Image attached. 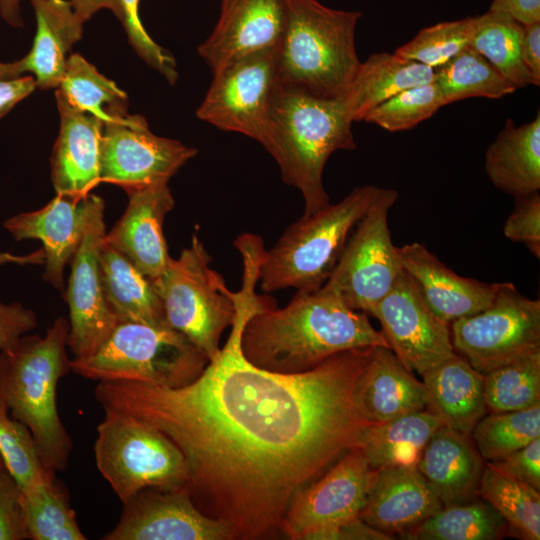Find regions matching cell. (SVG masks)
I'll use <instances>...</instances> for the list:
<instances>
[{
  "instance_id": "1",
  "label": "cell",
  "mask_w": 540,
  "mask_h": 540,
  "mask_svg": "<svg viewBox=\"0 0 540 540\" xmlns=\"http://www.w3.org/2000/svg\"><path fill=\"white\" fill-rule=\"evenodd\" d=\"M258 279L255 266H244L230 335L192 382L101 381L94 390L104 411L141 419L178 446L193 503L243 540L280 530L294 495L356 447L368 425L355 391L372 347L298 374L271 372L245 357L246 322L273 307L256 294Z\"/></svg>"
},
{
  "instance_id": "2",
  "label": "cell",
  "mask_w": 540,
  "mask_h": 540,
  "mask_svg": "<svg viewBox=\"0 0 540 540\" xmlns=\"http://www.w3.org/2000/svg\"><path fill=\"white\" fill-rule=\"evenodd\" d=\"M376 346L389 347L368 314L320 290L296 292L286 307L255 313L241 337L251 363L282 374L303 373L338 353Z\"/></svg>"
},
{
  "instance_id": "3",
  "label": "cell",
  "mask_w": 540,
  "mask_h": 540,
  "mask_svg": "<svg viewBox=\"0 0 540 540\" xmlns=\"http://www.w3.org/2000/svg\"><path fill=\"white\" fill-rule=\"evenodd\" d=\"M69 322L58 317L45 336L23 335L0 351V397L11 416L31 432L44 468L66 469L72 439L56 404L59 380L70 368L66 354Z\"/></svg>"
},
{
  "instance_id": "4",
  "label": "cell",
  "mask_w": 540,
  "mask_h": 540,
  "mask_svg": "<svg viewBox=\"0 0 540 540\" xmlns=\"http://www.w3.org/2000/svg\"><path fill=\"white\" fill-rule=\"evenodd\" d=\"M352 123L339 97L320 98L281 87L262 145L277 162L283 181L302 194L303 215L330 204L324 167L335 151L356 148Z\"/></svg>"
},
{
  "instance_id": "5",
  "label": "cell",
  "mask_w": 540,
  "mask_h": 540,
  "mask_svg": "<svg viewBox=\"0 0 540 540\" xmlns=\"http://www.w3.org/2000/svg\"><path fill=\"white\" fill-rule=\"evenodd\" d=\"M360 11L327 7L318 0H286V22L276 48L282 88L320 98L340 97L361 61L355 47Z\"/></svg>"
},
{
  "instance_id": "6",
  "label": "cell",
  "mask_w": 540,
  "mask_h": 540,
  "mask_svg": "<svg viewBox=\"0 0 540 540\" xmlns=\"http://www.w3.org/2000/svg\"><path fill=\"white\" fill-rule=\"evenodd\" d=\"M379 190L375 185L356 187L338 203H330L292 223L275 245L265 250L259 268L261 289L273 292L294 288L304 293L319 290Z\"/></svg>"
},
{
  "instance_id": "7",
  "label": "cell",
  "mask_w": 540,
  "mask_h": 540,
  "mask_svg": "<svg viewBox=\"0 0 540 540\" xmlns=\"http://www.w3.org/2000/svg\"><path fill=\"white\" fill-rule=\"evenodd\" d=\"M207 358L168 326L118 322L104 343L86 358L70 360L71 371L94 381H135L180 387L196 379Z\"/></svg>"
},
{
  "instance_id": "8",
  "label": "cell",
  "mask_w": 540,
  "mask_h": 540,
  "mask_svg": "<svg viewBox=\"0 0 540 540\" xmlns=\"http://www.w3.org/2000/svg\"><path fill=\"white\" fill-rule=\"evenodd\" d=\"M211 257L195 232L189 247L165 271L149 279L161 299L167 325L207 358L220 352V337L236 315V292L210 267Z\"/></svg>"
},
{
  "instance_id": "9",
  "label": "cell",
  "mask_w": 540,
  "mask_h": 540,
  "mask_svg": "<svg viewBox=\"0 0 540 540\" xmlns=\"http://www.w3.org/2000/svg\"><path fill=\"white\" fill-rule=\"evenodd\" d=\"M94 443L96 466L124 504L145 489L185 488V458L155 426L134 416L105 410Z\"/></svg>"
},
{
  "instance_id": "10",
  "label": "cell",
  "mask_w": 540,
  "mask_h": 540,
  "mask_svg": "<svg viewBox=\"0 0 540 540\" xmlns=\"http://www.w3.org/2000/svg\"><path fill=\"white\" fill-rule=\"evenodd\" d=\"M397 198L395 189L380 187L351 232L321 292L368 315L388 293L403 270L388 225Z\"/></svg>"
},
{
  "instance_id": "11",
  "label": "cell",
  "mask_w": 540,
  "mask_h": 540,
  "mask_svg": "<svg viewBox=\"0 0 540 540\" xmlns=\"http://www.w3.org/2000/svg\"><path fill=\"white\" fill-rule=\"evenodd\" d=\"M455 352L482 374L540 353V301L497 283L490 306L451 323Z\"/></svg>"
},
{
  "instance_id": "12",
  "label": "cell",
  "mask_w": 540,
  "mask_h": 540,
  "mask_svg": "<svg viewBox=\"0 0 540 540\" xmlns=\"http://www.w3.org/2000/svg\"><path fill=\"white\" fill-rule=\"evenodd\" d=\"M276 49L241 57L216 72L196 115L220 130L264 143L275 99L281 89Z\"/></svg>"
},
{
  "instance_id": "13",
  "label": "cell",
  "mask_w": 540,
  "mask_h": 540,
  "mask_svg": "<svg viewBox=\"0 0 540 540\" xmlns=\"http://www.w3.org/2000/svg\"><path fill=\"white\" fill-rule=\"evenodd\" d=\"M375 473L362 450L351 448L294 495L280 531L292 540H321L328 531L359 518Z\"/></svg>"
},
{
  "instance_id": "14",
  "label": "cell",
  "mask_w": 540,
  "mask_h": 540,
  "mask_svg": "<svg viewBox=\"0 0 540 540\" xmlns=\"http://www.w3.org/2000/svg\"><path fill=\"white\" fill-rule=\"evenodd\" d=\"M104 209L101 197L91 193L86 196L83 237L70 262L64 295L69 308L67 346L74 358L92 355L118 323L105 298L99 267V252L106 234Z\"/></svg>"
},
{
  "instance_id": "15",
  "label": "cell",
  "mask_w": 540,
  "mask_h": 540,
  "mask_svg": "<svg viewBox=\"0 0 540 540\" xmlns=\"http://www.w3.org/2000/svg\"><path fill=\"white\" fill-rule=\"evenodd\" d=\"M198 150L178 140L155 135L142 115H125L104 125L100 181L126 192L169 182Z\"/></svg>"
},
{
  "instance_id": "16",
  "label": "cell",
  "mask_w": 540,
  "mask_h": 540,
  "mask_svg": "<svg viewBox=\"0 0 540 540\" xmlns=\"http://www.w3.org/2000/svg\"><path fill=\"white\" fill-rule=\"evenodd\" d=\"M370 315L380 322L389 348L411 372L422 375L456 354L450 324L431 311L404 269Z\"/></svg>"
},
{
  "instance_id": "17",
  "label": "cell",
  "mask_w": 540,
  "mask_h": 540,
  "mask_svg": "<svg viewBox=\"0 0 540 540\" xmlns=\"http://www.w3.org/2000/svg\"><path fill=\"white\" fill-rule=\"evenodd\" d=\"M104 540H232V531L201 512L185 488L145 489L124 503Z\"/></svg>"
},
{
  "instance_id": "18",
  "label": "cell",
  "mask_w": 540,
  "mask_h": 540,
  "mask_svg": "<svg viewBox=\"0 0 540 540\" xmlns=\"http://www.w3.org/2000/svg\"><path fill=\"white\" fill-rule=\"evenodd\" d=\"M286 22V0H221L218 21L199 56L213 72L246 55L276 49Z\"/></svg>"
},
{
  "instance_id": "19",
  "label": "cell",
  "mask_w": 540,
  "mask_h": 540,
  "mask_svg": "<svg viewBox=\"0 0 540 540\" xmlns=\"http://www.w3.org/2000/svg\"><path fill=\"white\" fill-rule=\"evenodd\" d=\"M126 193L127 208L106 232L104 242L127 257L148 279H154L165 271L171 260L163 223L174 208V197L166 181Z\"/></svg>"
},
{
  "instance_id": "20",
  "label": "cell",
  "mask_w": 540,
  "mask_h": 540,
  "mask_svg": "<svg viewBox=\"0 0 540 540\" xmlns=\"http://www.w3.org/2000/svg\"><path fill=\"white\" fill-rule=\"evenodd\" d=\"M403 269L431 311L444 322L478 313L491 305L497 283H485L455 273L424 244L397 247Z\"/></svg>"
},
{
  "instance_id": "21",
  "label": "cell",
  "mask_w": 540,
  "mask_h": 540,
  "mask_svg": "<svg viewBox=\"0 0 540 540\" xmlns=\"http://www.w3.org/2000/svg\"><path fill=\"white\" fill-rule=\"evenodd\" d=\"M86 197L56 194L44 207L7 219L3 226L16 241L37 239L44 252V281L65 294L64 269L83 237Z\"/></svg>"
},
{
  "instance_id": "22",
  "label": "cell",
  "mask_w": 540,
  "mask_h": 540,
  "mask_svg": "<svg viewBox=\"0 0 540 540\" xmlns=\"http://www.w3.org/2000/svg\"><path fill=\"white\" fill-rule=\"evenodd\" d=\"M443 508L417 465L376 470L359 518L391 536L402 534Z\"/></svg>"
},
{
  "instance_id": "23",
  "label": "cell",
  "mask_w": 540,
  "mask_h": 540,
  "mask_svg": "<svg viewBox=\"0 0 540 540\" xmlns=\"http://www.w3.org/2000/svg\"><path fill=\"white\" fill-rule=\"evenodd\" d=\"M56 95L60 129L51 155V180L56 194L85 198L100 181L104 122L72 107Z\"/></svg>"
},
{
  "instance_id": "24",
  "label": "cell",
  "mask_w": 540,
  "mask_h": 540,
  "mask_svg": "<svg viewBox=\"0 0 540 540\" xmlns=\"http://www.w3.org/2000/svg\"><path fill=\"white\" fill-rule=\"evenodd\" d=\"M355 399L368 425L426 409L427 394L389 347H372L358 379Z\"/></svg>"
},
{
  "instance_id": "25",
  "label": "cell",
  "mask_w": 540,
  "mask_h": 540,
  "mask_svg": "<svg viewBox=\"0 0 540 540\" xmlns=\"http://www.w3.org/2000/svg\"><path fill=\"white\" fill-rule=\"evenodd\" d=\"M469 437L443 425L430 438L417 463L443 507L468 503L478 496L484 465Z\"/></svg>"
},
{
  "instance_id": "26",
  "label": "cell",
  "mask_w": 540,
  "mask_h": 540,
  "mask_svg": "<svg viewBox=\"0 0 540 540\" xmlns=\"http://www.w3.org/2000/svg\"><path fill=\"white\" fill-rule=\"evenodd\" d=\"M37 30L30 52L16 61L21 74L32 73L41 89L59 86L68 54L80 40L83 22L76 16L71 1L31 0Z\"/></svg>"
},
{
  "instance_id": "27",
  "label": "cell",
  "mask_w": 540,
  "mask_h": 540,
  "mask_svg": "<svg viewBox=\"0 0 540 540\" xmlns=\"http://www.w3.org/2000/svg\"><path fill=\"white\" fill-rule=\"evenodd\" d=\"M421 376L427 394L426 409L445 425L470 435L487 411L484 375L456 353Z\"/></svg>"
},
{
  "instance_id": "28",
  "label": "cell",
  "mask_w": 540,
  "mask_h": 540,
  "mask_svg": "<svg viewBox=\"0 0 540 540\" xmlns=\"http://www.w3.org/2000/svg\"><path fill=\"white\" fill-rule=\"evenodd\" d=\"M485 171L502 192L522 197L540 189V114L517 126L507 119L485 153Z\"/></svg>"
},
{
  "instance_id": "29",
  "label": "cell",
  "mask_w": 540,
  "mask_h": 540,
  "mask_svg": "<svg viewBox=\"0 0 540 540\" xmlns=\"http://www.w3.org/2000/svg\"><path fill=\"white\" fill-rule=\"evenodd\" d=\"M435 81V69L394 52H378L360 63L339 97L351 120L361 121L376 106L407 88Z\"/></svg>"
},
{
  "instance_id": "30",
  "label": "cell",
  "mask_w": 540,
  "mask_h": 540,
  "mask_svg": "<svg viewBox=\"0 0 540 540\" xmlns=\"http://www.w3.org/2000/svg\"><path fill=\"white\" fill-rule=\"evenodd\" d=\"M99 267L105 298L118 322L168 326L161 299L150 280L104 239Z\"/></svg>"
},
{
  "instance_id": "31",
  "label": "cell",
  "mask_w": 540,
  "mask_h": 540,
  "mask_svg": "<svg viewBox=\"0 0 540 540\" xmlns=\"http://www.w3.org/2000/svg\"><path fill=\"white\" fill-rule=\"evenodd\" d=\"M443 425V420L427 409L407 413L367 425L356 447L362 450L373 470L417 465L428 441Z\"/></svg>"
},
{
  "instance_id": "32",
  "label": "cell",
  "mask_w": 540,
  "mask_h": 540,
  "mask_svg": "<svg viewBox=\"0 0 540 540\" xmlns=\"http://www.w3.org/2000/svg\"><path fill=\"white\" fill-rule=\"evenodd\" d=\"M523 24L504 12L476 16L469 47L482 55L516 89L534 85L522 57Z\"/></svg>"
},
{
  "instance_id": "33",
  "label": "cell",
  "mask_w": 540,
  "mask_h": 540,
  "mask_svg": "<svg viewBox=\"0 0 540 540\" xmlns=\"http://www.w3.org/2000/svg\"><path fill=\"white\" fill-rule=\"evenodd\" d=\"M508 524L485 500L443 507L399 536L413 540H498L505 537Z\"/></svg>"
},
{
  "instance_id": "34",
  "label": "cell",
  "mask_w": 540,
  "mask_h": 540,
  "mask_svg": "<svg viewBox=\"0 0 540 540\" xmlns=\"http://www.w3.org/2000/svg\"><path fill=\"white\" fill-rule=\"evenodd\" d=\"M56 94L72 107L90 113L104 125L128 114V97L80 54L69 55Z\"/></svg>"
},
{
  "instance_id": "35",
  "label": "cell",
  "mask_w": 540,
  "mask_h": 540,
  "mask_svg": "<svg viewBox=\"0 0 540 540\" xmlns=\"http://www.w3.org/2000/svg\"><path fill=\"white\" fill-rule=\"evenodd\" d=\"M540 491L510 478L487 462L482 471L478 496L506 520L508 531L525 540L540 539Z\"/></svg>"
},
{
  "instance_id": "36",
  "label": "cell",
  "mask_w": 540,
  "mask_h": 540,
  "mask_svg": "<svg viewBox=\"0 0 540 540\" xmlns=\"http://www.w3.org/2000/svg\"><path fill=\"white\" fill-rule=\"evenodd\" d=\"M28 539L85 540L66 491L55 475L22 491Z\"/></svg>"
},
{
  "instance_id": "37",
  "label": "cell",
  "mask_w": 540,
  "mask_h": 540,
  "mask_svg": "<svg viewBox=\"0 0 540 540\" xmlns=\"http://www.w3.org/2000/svg\"><path fill=\"white\" fill-rule=\"evenodd\" d=\"M434 82L445 105L470 97L499 99L516 91L482 55L469 46L435 69Z\"/></svg>"
},
{
  "instance_id": "38",
  "label": "cell",
  "mask_w": 540,
  "mask_h": 540,
  "mask_svg": "<svg viewBox=\"0 0 540 540\" xmlns=\"http://www.w3.org/2000/svg\"><path fill=\"white\" fill-rule=\"evenodd\" d=\"M483 375L484 402L491 413L521 411L540 405V353Z\"/></svg>"
},
{
  "instance_id": "39",
  "label": "cell",
  "mask_w": 540,
  "mask_h": 540,
  "mask_svg": "<svg viewBox=\"0 0 540 540\" xmlns=\"http://www.w3.org/2000/svg\"><path fill=\"white\" fill-rule=\"evenodd\" d=\"M470 436L484 461L502 459L540 437V405L483 416Z\"/></svg>"
},
{
  "instance_id": "40",
  "label": "cell",
  "mask_w": 540,
  "mask_h": 540,
  "mask_svg": "<svg viewBox=\"0 0 540 540\" xmlns=\"http://www.w3.org/2000/svg\"><path fill=\"white\" fill-rule=\"evenodd\" d=\"M474 23L475 17H467L423 28L394 53L437 69L469 46Z\"/></svg>"
},
{
  "instance_id": "41",
  "label": "cell",
  "mask_w": 540,
  "mask_h": 540,
  "mask_svg": "<svg viewBox=\"0 0 540 540\" xmlns=\"http://www.w3.org/2000/svg\"><path fill=\"white\" fill-rule=\"evenodd\" d=\"M0 456L22 491L55 475L44 468L30 430L9 414L1 397Z\"/></svg>"
},
{
  "instance_id": "42",
  "label": "cell",
  "mask_w": 540,
  "mask_h": 540,
  "mask_svg": "<svg viewBox=\"0 0 540 540\" xmlns=\"http://www.w3.org/2000/svg\"><path fill=\"white\" fill-rule=\"evenodd\" d=\"M445 106L435 82L402 90L373 108L364 121L387 131L409 130Z\"/></svg>"
},
{
  "instance_id": "43",
  "label": "cell",
  "mask_w": 540,
  "mask_h": 540,
  "mask_svg": "<svg viewBox=\"0 0 540 540\" xmlns=\"http://www.w3.org/2000/svg\"><path fill=\"white\" fill-rule=\"evenodd\" d=\"M119 1L123 14L121 22L130 45L142 60L161 73L171 85H174L178 79L175 58L146 32L139 16L140 0Z\"/></svg>"
},
{
  "instance_id": "44",
  "label": "cell",
  "mask_w": 540,
  "mask_h": 540,
  "mask_svg": "<svg viewBox=\"0 0 540 540\" xmlns=\"http://www.w3.org/2000/svg\"><path fill=\"white\" fill-rule=\"evenodd\" d=\"M503 233L511 241L523 243L540 257V195L538 192L515 198L514 209L506 219Z\"/></svg>"
},
{
  "instance_id": "45",
  "label": "cell",
  "mask_w": 540,
  "mask_h": 540,
  "mask_svg": "<svg viewBox=\"0 0 540 540\" xmlns=\"http://www.w3.org/2000/svg\"><path fill=\"white\" fill-rule=\"evenodd\" d=\"M28 539L22 490L5 465L0 466V540Z\"/></svg>"
},
{
  "instance_id": "46",
  "label": "cell",
  "mask_w": 540,
  "mask_h": 540,
  "mask_svg": "<svg viewBox=\"0 0 540 540\" xmlns=\"http://www.w3.org/2000/svg\"><path fill=\"white\" fill-rule=\"evenodd\" d=\"M489 463L504 475L540 491V437L506 457Z\"/></svg>"
},
{
  "instance_id": "47",
  "label": "cell",
  "mask_w": 540,
  "mask_h": 540,
  "mask_svg": "<svg viewBox=\"0 0 540 540\" xmlns=\"http://www.w3.org/2000/svg\"><path fill=\"white\" fill-rule=\"evenodd\" d=\"M38 324L36 313L19 302L5 304L0 300V351L14 345Z\"/></svg>"
},
{
  "instance_id": "48",
  "label": "cell",
  "mask_w": 540,
  "mask_h": 540,
  "mask_svg": "<svg viewBox=\"0 0 540 540\" xmlns=\"http://www.w3.org/2000/svg\"><path fill=\"white\" fill-rule=\"evenodd\" d=\"M393 536L365 523L360 518L344 523L327 533L321 540H391Z\"/></svg>"
},
{
  "instance_id": "49",
  "label": "cell",
  "mask_w": 540,
  "mask_h": 540,
  "mask_svg": "<svg viewBox=\"0 0 540 540\" xmlns=\"http://www.w3.org/2000/svg\"><path fill=\"white\" fill-rule=\"evenodd\" d=\"M36 87L35 78L32 76L0 80V118L30 95Z\"/></svg>"
},
{
  "instance_id": "50",
  "label": "cell",
  "mask_w": 540,
  "mask_h": 540,
  "mask_svg": "<svg viewBox=\"0 0 540 540\" xmlns=\"http://www.w3.org/2000/svg\"><path fill=\"white\" fill-rule=\"evenodd\" d=\"M522 57L534 85H540V21L523 25Z\"/></svg>"
},
{
  "instance_id": "51",
  "label": "cell",
  "mask_w": 540,
  "mask_h": 540,
  "mask_svg": "<svg viewBox=\"0 0 540 540\" xmlns=\"http://www.w3.org/2000/svg\"><path fill=\"white\" fill-rule=\"evenodd\" d=\"M488 10L507 13L523 25L540 21V0H492Z\"/></svg>"
},
{
  "instance_id": "52",
  "label": "cell",
  "mask_w": 540,
  "mask_h": 540,
  "mask_svg": "<svg viewBox=\"0 0 540 540\" xmlns=\"http://www.w3.org/2000/svg\"><path fill=\"white\" fill-rule=\"evenodd\" d=\"M73 10L81 22L89 20L101 9L111 10L115 16L122 20V8L119 0H70Z\"/></svg>"
},
{
  "instance_id": "53",
  "label": "cell",
  "mask_w": 540,
  "mask_h": 540,
  "mask_svg": "<svg viewBox=\"0 0 540 540\" xmlns=\"http://www.w3.org/2000/svg\"><path fill=\"white\" fill-rule=\"evenodd\" d=\"M8 263H15L20 265L43 264L44 252L42 249H39L28 255H15L9 252L0 253V265Z\"/></svg>"
},
{
  "instance_id": "54",
  "label": "cell",
  "mask_w": 540,
  "mask_h": 540,
  "mask_svg": "<svg viewBox=\"0 0 540 540\" xmlns=\"http://www.w3.org/2000/svg\"><path fill=\"white\" fill-rule=\"evenodd\" d=\"M19 3L20 0H0V13L2 17L14 26L22 24Z\"/></svg>"
},
{
  "instance_id": "55",
  "label": "cell",
  "mask_w": 540,
  "mask_h": 540,
  "mask_svg": "<svg viewBox=\"0 0 540 540\" xmlns=\"http://www.w3.org/2000/svg\"><path fill=\"white\" fill-rule=\"evenodd\" d=\"M19 76H22V74L18 69L16 61L12 63H3L0 61V80L12 79Z\"/></svg>"
},
{
  "instance_id": "56",
  "label": "cell",
  "mask_w": 540,
  "mask_h": 540,
  "mask_svg": "<svg viewBox=\"0 0 540 540\" xmlns=\"http://www.w3.org/2000/svg\"><path fill=\"white\" fill-rule=\"evenodd\" d=\"M4 465L3 461H2V458L0 456V466Z\"/></svg>"
}]
</instances>
